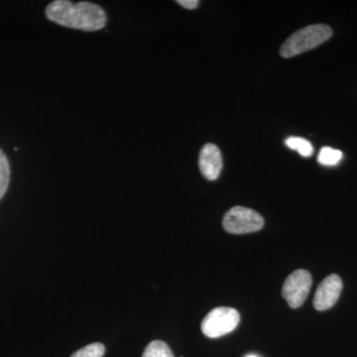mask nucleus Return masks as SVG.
Here are the masks:
<instances>
[{"label":"nucleus","mask_w":357,"mask_h":357,"mask_svg":"<svg viewBox=\"0 0 357 357\" xmlns=\"http://www.w3.org/2000/svg\"><path fill=\"white\" fill-rule=\"evenodd\" d=\"M142 357H174V354L165 342L154 340L147 345Z\"/></svg>","instance_id":"nucleus-10"},{"label":"nucleus","mask_w":357,"mask_h":357,"mask_svg":"<svg viewBox=\"0 0 357 357\" xmlns=\"http://www.w3.org/2000/svg\"><path fill=\"white\" fill-rule=\"evenodd\" d=\"M177 3L185 9L192 10L199 6V1L198 0H178Z\"/></svg>","instance_id":"nucleus-13"},{"label":"nucleus","mask_w":357,"mask_h":357,"mask_svg":"<svg viewBox=\"0 0 357 357\" xmlns=\"http://www.w3.org/2000/svg\"><path fill=\"white\" fill-rule=\"evenodd\" d=\"M241 321V314L234 307H218L206 314L202 323L206 337L218 338L234 332Z\"/></svg>","instance_id":"nucleus-3"},{"label":"nucleus","mask_w":357,"mask_h":357,"mask_svg":"<svg viewBox=\"0 0 357 357\" xmlns=\"http://www.w3.org/2000/svg\"><path fill=\"white\" fill-rule=\"evenodd\" d=\"M199 167L206 180H217L222 169V156L217 145L206 144L202 148Z\"/></svg>","instance_id":"nucleus-7"},{"label":"nucleus","mask_w":357,"mask_h":357,"mask_svg":"<svg viewBox=\"0 0 357 357\" xmlns=\"http://www.w3.org/2000/svg\"><path fill=\"white\" fill-rule=\"evenodd\" d=\"M333 30L325 24L310 25L294 33L280 48L283 58H292L325 43L332 37Z\"/></svg>","instance_id":"nucleus-2"},{"label":"nucleus","mask_w":357,"mask_h":357,"mask_svg":"<svg viewBox=\"0 0 357 357\" xmlns=\"http://www.w3.org/2000/svg\"><path fill=\"white\" fill-rule=\"evenodd\" d=\"M45 14L56 24L86 32L102 29L107 21L102 7L89 1L74 3L70 0H55L47 6Z\"/></svg>","instance_id":"nucleus-1"},{"label":"nucleus","mask_w":357,"mask_h":357,"mask_svg":"<svg viewBox=\"0 0 357 357\" xmlns=\"http://www.w3.org/2000/svg\"><path fill=\"white\" fill-rule=\"evenodd\" d=\"M285 144L290 149L296 150L303 157H311L314 153V147L309 140L301 137H289L285 140Z\"/></svg>","instance_id":"nucleus-8"},{"label":"nucleus","mask_w":357,"mask_h":357,"mask_svg":"<svg viewBox=\"0 0 357 357\" xmlns=\"http://www.w3.org/2000/svg\"><path fill=\"white\" fill-rule=\"evenodd\" d=\"M342 291V281L337 274H332L323 280L314 294V307L318 311L331 309L337 302Z\"/></svg>","instance_id":"nucleus-6"},{"label":"nucleus","mask_w":357,"mask_h":357,"mask_svg":"<svg viewBox=\"0 0 357 357\" xmlns=\"http://www.w3.org/2000/svg\"><path fill=\"white\" fill-rule=\"evenodd\" d=\"M222 225L223 229L229 234H251L262 229L264 218L251 208L234 206L225 213Z\"/></svg>","instance_id":"nucleus-4"},{"label":"nucleus","mask_w":357,"mask_h":357,"mask_svg":"<svg viewBox=\"0 0 357 357\" xmlns=\"http://www.w3.org/2000/svg\"><path fill=\"white\" fill-rule=\"evenodd\" d=\"M105 345L96 342L79 349L70 357H102L105 356Z\"/></svg>","instance_id":"nucleus-12"},{"label":"nucleus","mask_w":357,"mask_h":357,"mask_svg":"<svg viewBox=\"0 0 357 357\" xmlns=\"http://www.w3.org/2000/svg\"><path fill=\"white\" fill-rule=\"evenodd\" d=\"M245 357H258V356H255V354H249V356H246Z\"/></svg>","instance_id":"nucleus-14"},{"label":"nucleus","mask_w":357,"mask_h":357,"mask_svg":"<svg viewBox=\"0 0 357 357\" xmlns=\"http://www.w3.org/2000/svg\"><path fill=\"white\" fill-rule=\"evenodd\" d=\"M344 157L340 150L333 149L331 147H323L319 151L318 161L321 165L335 166L340 163Z\"/></svg>","instance_id":"nucleus-11"},{"label":"nucleus","mask_w":357,"mask_h":357,"mask_svg":"<svg viewBox=\"0 0 357 357\" xmlns=\"http://www.w3.org/2000/svg\"><path fill=\"white\" fill-rule=\"evenodd\" d=\"M10 182V166L4 152L0 149V199L3 198Z\"/></svg>","instance_id":"nucleus-9"},{"label":"nucleus","mask_w":357,"mask_h":357,"mask_svg":"<svg viewBox=\"0 0 357 357\" xmlns=\"http://www.w3.org/2000/svg\"><path fill=\"white\" fill-rule=\"evenodd\" d=\"M312 283V275L307 270H297L289 275L282 288V295L289 306L293 309L302 306L309 296Z\"/></svg>","instance_id":"nucleus-5"}]
</instances>
